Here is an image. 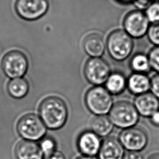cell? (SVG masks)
I'll list each match as a JSON object with an SVG mask.
<instances>
[{"label":"cell","mask_w":159,"mask_h":159,"mask_svg":"<svg viewBox=\"0 0 159 159\" xmlns=\"http://www.w3.org/2000/svg\"><path fill=\"white\" fill-rule=\"evenodd\" d=\"M39 113L47 129L58 130L66 124L68 111L66 104L61 98L52 96L42 101Z\"/></svg>","instance_id":"6da1fadb"},{"label":"cell","mask_w":159,"mask_h":159,"mask_svg":"<svg viewBox=\"0 0 159 159\" xmlns=\"http://www.w3.org/2000/svg\"><path fill=\"white\" fill-rule=\"evenodd\" d=\"M84 102L88 109L96 116L109 114L114 103L112 94L102 86H94L86 93Z\"/></svg>","instance_id":"7a4b0ae2"},{"label":"cell","mask_w":159,"mask_h":159,"mask_svg":"<svg viewBox=\"0 0 159 159\" xmlns=\"http://www.w3.org/2000/svg\"><path fill=\"white\" fill-rule=\"evenodd\" d=\"M106 48L112 58L121 61L127 58L131 54L134 43L132 37L123 30H116L108 36Z\"/></svg>","instance_id":"3957f363"},{"label":"cell","mask_w":159,"mask_h":159,"mask_svg":"<svg viewBox=\"0 0 159 159\" xmlns=\"http://www.w3.org/2000/svg\"><path fill=\"white\" fill-rule=\"evenodd\" d=\"M108 116L114 126L123 129L135 126L139 119V114L134 104L127 101L114 103Z\"/></svg>","instance_id":"277c9868"},{"label":"cell","mask_w":159,"mask_h":159,"mask_svg":"<svg viewBox=\"0 0 159 159\" xmlns=\"http://www.w3.org/2000/svg\"><path fill=\"white\" fill-rule=\"evenodd\" d=\"M47 127L39 116L29 113L21 117L17 124L19 135L25 140L37 141L45 137Z\"/></svg>","instance_id":"5b68a950"},{"label":"cell","mask_w":159,"mask_h":159,"mask_svg":"<svg viewBox=\"0 0 159 159\" xmlns=\"http://www.w3.org/2000/svg\"><path fill=\"white\" fill-rule=\"evenodd\" d=\"M111 73L110 65L101 57H90L85 63V78L94 86L104 84Z\"/></svg>","instance_id":"8992f818"},{"label":"cell","mask_w":159,"mask_h":159,"mask_svg":"<svg viewBox=\"0 0 159 159\" xmlns=\"http://www.w3.org/2000/svg\"><path fill=\"white\" fill-rule=\"evenodd\" d=\"M29 62L26 55L19 50H11L2 58L1 67L3 72L11 79L22 77L27 72Z\"/></svg>","instance_id":"52a82bcc"},{"label":"cell","mask_w":159,"mask_h":159,"mask_svg":"<svg viewBox=\"0 0 159 159\" xmlns=\"http://www.w3.org/2000/svg\"><path fill=\"white\" fill-rule=\"evenodd\" d=\"M48 8L47 0H16V14L26 20H34L41 17Z\"/></svg>","instance_id":"ba28073f"},{"label":"cell","mask_w":159,"mask_h":159,"mask_svg":"<svg viewBox=\"0 0 159 159\" xmlns=\"http://www.w3.org/2000/svg\"><path fill=\"white\" fill-rule=\"evenodd\" d=\"M119 140L127 151L140 152L147 145L148 136L142 129L133 126L123 129L119 134Z\"/></svg>","instance_id":"9c48e42d"},{"label":"cell","mask_w":159,"mask_h":159,"mask_svg":"<svg viewBox=\"0 0 159 159\" xmlns=\"http://www.w3.org/2000/svg\"><path fill=\"white\" fill-rule=\"evenodd\" d=\"M149 22L146 14L141 11H132L124 20L125 31L132 37L140 38L147 33Z\"/></svg>","instance_id":"30bf717a"},{"label":"cell","mask_w":159,"mask_h":159,"mask_svg":"<svg viewBox=\"0 0 159 159\" xmlns=\"http://www.w3.org/2000/svg\"><path fill=\"white\" fill-rule=\"evenodd\" d=\"M102 140L101 137L91 130L80 134L77 139V147L83 155L96 157L100 150Z\"/></svg>","instance_id":"8fae6325"},{"label":"cell","mask_w":159,"mask_h":159,"mask_svg":"<svg viewBox=\"0 0 159 159\" xmlns=\"http://www.w3.org/2000/svg\"><path fill=\"white\" fill-rule=\"evenodd\" d=\"M139 115L150 117L159 110V99L151 92L137 95L134 103Z\"/></svg>","instance_id":"7c38bea8"},{"label":"cell","mask_w":159,"mask_h":159,"mask_svg":"<svg viewBox=\"0 0 159 159\" xmlns=\"http://www.w3.org/2000/svg\"><path fill=\"white\" fill-rule=\"evenodd\" d=\"M124 148L119 139L109 137L102 142L98 154V159H122Z\"/></svg>","instance_id":"4fadbf2b"},{"label":"cell","mask_w":159,"mask_h":159,"mask_svg":"<svg viewBox=\"0 0 159 159\" xmlns=\"http://www.w3.org/2000/svg\"><path fill=\"white\" fill-rule=\"evenodd\" d=\"M17 159H43V155L39 143L35 141L23 140L17 143L15 148Z\"/></svg>","instance_id":"5bb4252c"},{"label":"cell","mask_w":159,"mask_h":159,"mask_svg":"<svg viewBox=\"0 0 159 159\" xmlns=\"http://www.w3.org/2000/svg\"><path fill=\"white\" fill-rule=\"evenodd\" d=\"M83 47L86 53L90 57H101L105 52L106 44L101 35L92 33L84 37Z\"/></svg>","instance_id":"9a60e30c"},{"label":"cell","mask_w":159,"mask_h":159,"mask_svg":"<svg viewBox=\"0 0 159 159\" xmlns=\"http://www.w3.org/2000/svg\"><path fill=\"white\" fill-rule=\"evenodd\" d=\"M127 87L134 94L139 95L150 90V79L145 73L134 72L127 79Z\"/></svg>","instance_id":"2e32d148"},{"label":"cell","mask_w":159,"mask_h":159,"mask_svg":"<svg viewBox=\"0 0 159 159\" xmlns=\"http://www.w3.org/2000/svg\"><path fill=\"white\" fill-rule=\"evenodd\" d=\"M104 84L112 95L119 94L127 87V78L120 72H112Z\"/></svg>","instance_id":"e0dca14e"},{"label":"cell","mask_w":159,"mask_h":159,"mask_svg":"<svg viewBox=\"0 0 159 159\" xmlns=\"http://www.w3.org/2000/svg\"><path fill=\"white\" fill-rule=\"evenodd\" d=\"M114 124L108 116H96L91 124V129L93 132L100 137L108 136L114 129Z\"/></svg>","instance_id":"ac0fdd59"},{"label":"cell","mask_w":159,"mask_h":159,"mask_svg":"<svg viewBox=\"0 0 159 159\" xmlns=\"http://www.w3.org/2000/svg\"><path fill=\"white\" fill-rule=\"evenodd\" d=\"M29 89V83L23 77L11 79L7 85V90L11 96L20 99L27 95Z\"/></svg>","instance_id":"d6986e66"},{"label":"cell","mask_w":159,"mask_h":159,"mask_svg":"<svg viewBox=\"0 0 159 159\" xmlns=\"http://www.w3.org/2000/svg\"><path fill=\"white\" fill-rule=\"evenodd\" d=\"M130 66L135 73L146 74L152 70L148 55L140 53L132 57L130 62Z\"/></svg>","instance_id":"ffe728a7"},{"label":"cell","mask_w":159,"mask_h":159,"mask_svg":"<svg viewBox=\"0 0 159 159\" xmlns=\"http://www.w3.org/2000/svg\"><path fill=\"white\" fill-rule=\"evenodd\" d=\"M40 140L39 145L43 157L48 156L57 150V143L52 137L45 136Z\"/></svg>","instance_id":"44dd1931"},{"label":"cell","mask_w":159,"mask_h":159,"mask_svg":"<svg viewBox=\"0 0 159 159\" xmlns=\"http://www.w3.org/2000/svg\"><path fill=\"white\" fill-rule=\"evenodd\" d=\"M145 14L150 22H159V2L151 3L146 9Z\"/></svg>","instance_id":"7402d4cb"},{"label":"cell","mask_w":159,"mask_h":159,"mask_svg":"<svg viewBox=\"0 0 159 159\" xmlns=\"http://www.w3.org/2000/svg\"><path fill=\"white\" fill-rule=\"evenodd\" d=\"M151 68L159 73V46H155L148 54Z\"/></svg>","instance_id":"603a6c76"},{"label":"cell","mask_w":159,"mask_h":159,"mask_svg":"<svg viewBox=\"0 0 159 159\" xmlns=\"http://www.w3.org/2000/svg\"><path fill=\"white\" fill-rule=\"evenodd\" d=\"M147 35L151 43L155 46H159V22L154 23L149 27Z\"/></svg>","instance_id":"cb8c5ba5"},{"label":"cell","mask_w":159,"mask_h":159,"mask_svg":"<svg viewBox=\"0 0 159 159\" xmlns=\"http://www.w3.org/2000/svg\"><path fill=\"white\" fill-rule=\"evenodd\" d=\"M150 91L159 99V73H158L150 78Z\"/></svg>","instance_id":"d4e9b609"},{"label":"cell","mask_w":159,"mask_h":159,"mask_svg":"<svg viewBox=\"0 0 159 159\" xmlns=\"http://www.w3.org/2000/svg\"><path fill=\"white\" fill-rule=\"evenodd\" d=\"M122 159H143V157L140 152L128 151L124 154Z\"/></svg>","instance_id":"484cf974"},{"label":"cell","mask_w":159,"mask_h":159,"mask_svg":"<svg viewBox=\"0 0 159 159\" xmlns=\"http://www.w3.org/2000/svg\"><path fill=\"white\" fill-rule=\"evenodd\" d=\"M43 159H66V158L62 152L57 150L50 155L43 157Z\"/></svg>","instance_id":"4316f807"},{"label":"cell","mask_w":159,"mask_h":159,"mask_svg":"<svg viewBox=\"0 0 159 159\" xmlns=\"http://www.w3.org/2000/svg\"><path fill=\"white\" fill-rule=\"evenodd\" d=\"M151 123L155 127H159V110L153 113L150 117Z\"/></svg>","instance_id":"83f0119b"},{"label":"cell","mask_w":159,"mask_h":159,"mask_svg":"<svg viewBox=\"0 0 159 159\" xmlns=\"http://www.w3.org/2000/svg\"><path fill=\"white\" fill-rule=\"evenodd\" d=\"M76 159H98V158L96 157H92V156H86V155H83L77 158Z\"/></svg>","instance_id":"f1b7e54d"},{"label":"cell","mask_w":159,"mask_h":159,"mask_svg":"<svg viewBox=\"0 0 159 159\" xmlns=\"http://www.w3.org/2000/svg\"><path fill=\"white\" fill-rule=\"evenodd\" d=\"M147 159H159V153H155L152 155H150Z\"/></svg>","instance_id":"f546056e"},{"label":"cell","mask_w":159,"mask_h":159,"mask_svg":"<svg viewBox=\"0 0 159 159\" xmlns=\"http://www.w3.org/2000/svg\"><path fill=\"white\" fill-rule=\"evenodd\" d=\"M117 1L120 2H122V3H130L131 2H133V1H135V0H117Z\"/></svg>","instance_id":"4dcf8cb0"},{"label":"cell","mask_w":159,"mask_h":159,"mask_svg":"<svg viewBox=\"0 0 159 159\" xmlns=\"http://www.w3.org/2000/svg\"><path fill=\"white\" fill-rule=\"evenodd\" d=\"M150 1H152V0H150Z\"/></svg>","instance_id":"1f68e13d"}]
</instances>
